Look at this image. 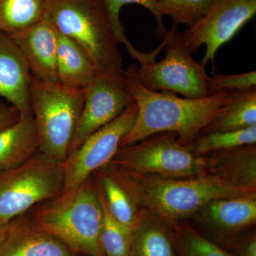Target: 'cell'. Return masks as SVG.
Wrapping results in <instances>:
<instances>
[{"instance_id":"1","label":"cell","mask_w":256,"mask_h":256,"mask_svg":"<svg viewBox=\"0 0 256 256\" xmlns=\"http://www.w3.org/2000/svg\"><path fill=\"white\" fill-rule=\"evenodd\" d=\"M136 66L132 64L124 72V82L137 104L138 114L130 130L122 138L120 148L160 132H174L180 144L188 146L218 117L232 98L234 92L198 99L153 92L138 80Z\"/></svg>"},{"instance_id":"2","label":"cell","mask_w":256,"mask_h":256,"mask_svg":"<svg viewBox=\"0 0 256 256\" xmlns=\"http://www.w3.org/2000/svg\"><path fill=\"white\" fill-rule=\"evenodd\" d=\"M106 166L140 208L146 210L168 227L191 218L201 207L216 198L250 194L210 174L184 178H162L138 174L110 163Z\"/></svg>"},{"instance_id":"3","label":"cell","mask_w":256,"mask_h":256,"mask_svg":"<svg viewBox=\"0 0 256 256\" xmlns=\"http://www.w3.org/2000/svg\"><path fill=\"white\" fill-rule=\"evenodd\" d=\"M30 216L76 255L106 256L100 244L104 208L92 176L79 188L36 205Z\"/></svg>"},{"instance_id":"4","label":"cell","mask_w":256,"mask_h":256,"mask_svg":"<svg viewBox=\"0 0 256 256\" xmlns=\"http://www.w3.org/2000/svg\"><path fill=\"white\" fill-rule=\"evenodd\" d=\"M45 16L85 50L98 74H124L119 43L101 0H47Z\"/></svg>"},{"instance_id":"5","label":"cell","mask_w":256,"mask_h":256,"mask_svg":"<svg viewBox=\"0 0 256 256\" xmlns=\"http://www.w3.org/2000/svg\"><path fill=\"white\" fill-rule=\"evenodd\" d=\"M85 90L40 82L32 76L30 102L40 151L62 164L72 150Z\"/></svg>"},{"instance_id":"6","label":"cell","mask_w":256,"mask_h":256,"mask_svg":"<svg viewBox=\"0 0 256 256\" xmlns=\"http://www.w3.org/2000/svg\"><path fill=\"white\" fill-rule=\"evenodd\" d=\"M62 163L38 151L22 164L0 174V224H9L63 192Z\"/></svg>"},{"instance_id":"7","label":"cell","mask_w":256,"mask_h":256,"mask_svg":"<svg viewBox=\"0 0 256 256\" xmlns=\"http://www.w3.org/2000/svg\"><path fill=\"white\" fill-rule=\"evenodd\" d=\"M138 174L162 178H196L208 174L206 156H197L180 144L174 132H160L122 148L110 162Z\"/></svg>"},{"instance_id":"8","label":"cell","mask_w":256,"mask_h":256,"mask_svg":"<svg viewBox=\"0 0 256 256\" xmlns=\"http://www.w3.org/2000/svg\"><path fill=\"white\" fill-rule=\"evenodd\" d=\"M173 25L164 40L166 56L136 66V74L143 86L153 92H176L186 98L198 99L208 96L205 66L192 56L183 34L176 32Z\"/></svg>"},{"instance_id":"9","label":"cell","mask_w":256,"mask_h":256,"mask_svg":"<svg viewBox=\"0 0 256 256\" xmlns=\"http://www.w3.org/2000/svg\"><path fill=\"white\" fill-rule=\"evenodd\" d=\"M137 114L134 101L118 117L92 133L70 153L62 163L63 192L79 188L94 172L110 162L120 148L122 138L132 128Z\"/></svg>"},{"instance_id":"10","label":"cell","mask_w":256,"mask_h":256,"mask_svg":"<svg viewBox=\"0 0 256 256\" xmlns=\"http://www.w3.org/2000/svg\"><path fill=\"white\" fill-rule=\"evenodd\" d=\"M256 13V0H214L206 14L183 34L192 53L202 46L206 52L201 63H214L216 54L232 38Z\"/></svg>"},{"instance_id":"11","label":"cell","mask_w":256,"mask_h":256,"mask_svg":"<svg viewBox=\"0 0 256 256\" xmlns=\"http://www.w3.org/2000/svg\"><path fill=\"white\" fill-rule=\"evenodd\" d=\"M133 100L124 74H98L85 90V99L72 150L122 114Z\"/></svg>"},{"instance_id":"12","label":"cell","mask_w":256,"mask_h":256,"mask_svg":"<svg viewBox=\"0 0 256 256\" xmlns=\"http://www.w3.org/2000/svg\"><path fill=\"white\" fill-rule=\"evenodd\" d=\"M191 218L212 237L210 240L230 247L256 224V192L216 198L201 207Z\"/></svg>"},{"instance_id":"13","label":"cell","mask_w":256,"mask_h":256,"mask_svg":"<svg viewBox=\"0 0 256 256\" xmlns=\"http://www.w3.org/2000/svg\"><path fill=\"white\" fill-rule=\"evenodd\" d=\"M60 32L44 16L31 28L14 35L32 76L40 82H58L56 56Z\"/></svg>"},{"instance_id":"14","label":"cell","mask_w":256,"mask_h":256,"mask_svg":"<svg viewBox=\"0 0 256 256\" xmlns=\"http://www.w3.org/2000/svg\"><path fill=\"white\" fill-rule=\"evenodd\" d=\"M32 74L12 37L0 31V97L21 116H33L30 102Z\"/></svg>"},{"instance_id":"15","label":"cell","mask_w":256,"mask_h":256,"mask_svg":"<svg viewBox=\"0 0 256 256\" xmlns=\"http://www.w3.org/2000/svg\"><path fill=\"white\" fill-rule=\"evenodd\" d=\"M0 256H76L63 242L24 214L12 220Z\"/></svg>"},{"instance_id":"16","label":"cell","mask_w":256,"mask_h":256,"mask_svg":"<svg viewBox=\"0 0 256 256\" xmlns=\"http://www.w3.org/2000/svg\"><path fill=\"white\" fill-rule=\"evenodd\" d=\"M206 158L208 174L242 191L256 192V144L215 152Z\"/></svg>"},{"instance_id":"17","label":"cell","mask_w":256,"mask_h":256,"mask_svg":"<svg viewBox=\"0 0 256 256\" xmlns=\"http://www.w3.org/2000/svg\"><path fill=\"white\" fill-rule=\"evenodd\" d=\"M40 151L33 116H21L0 132V174L16 168Z\"/></svg>"},{"instance_id":"18","label":"cell","mask_w":256,"mask_h":256,"mask_svg":"<svg viewBox=\"0 0 256 256\" xmlns=\"http://www.w3.org/2000/svg\"><path fill=\"white\" fill-rule=\"evenodd\" d=\"M57 80L60 85L85 90L98 72L90 56L76 42L60 33L56 56Z\"/></svg>"},{"instance_id":"19","label":"cell","mask_w":256,"mask_h":256,"mask_svg":"<svg viewBox=\"0 0 256 256\" xmlns=\"http://www.w3.org/2000/svg\"><path fill=\"white\" fill-rule=\"evenodd\" d=\"M128 256H178L170 229L143 208L133 226Z\"/></svg>"},{"instance_id":"20","label":"cell","mask_w":256,"mask_h":256,"mask_svg":"<svg viewBox=\"0 0 256 256\" xmlns=\"http://www.w3.org/2000/svg\"><path fill=\"white\" fill-rule=\"evenodd\" d=\"M92 176L111 215L122 225L132 229L140 208L129 192L106 165L94 172Z\"/></svg>"},{"instance_id":"21","label":"cell","mask_w":256,"mask_h":256,"mask_svg":"<svg viewBox=\"0 0 256 256\" xmlns=\"http://www.w3.org/2000/svg\"><path fill=\"white\" fill-rule=\"evenodd\" d=\"M256 126V87L234 92L225 108L202 133L239 130Z\"/></svg>"},{"instance_id":"22","label":"cell","mask_w":256,"mask_h":256,"mask_svg":"<svg viewBox=\"0 0 256 256\" xmlns=\"http://www.w3.org/2000/svg\"><path fill=\"white\" fill-rule=\"evenodd\" d=\"M47 0H0V31L14 35L44 18Z\"/></svg>"},{"instance_id":"23","label":"cell","mask_w":256,"mask_h":256,"mask_svg":"<svg viewBox=\"0 0 256 256\" xmlns=\"http://www.w3.org/2000/svg\"><path fill=\"white\" fill-rule=\"evenodd\" d=\"M101 1L105 6L106 12L118 42L124 44L128 53L133 58H136L138 62L144 58L146 53H143L136 50L124 34V26L120 20V12L124 5L137 4L146 8L156 18V26L154 30V34L156 38L158 40H162L164 38L165 35L168 32L163 22V16L160 12L158 0H101Z\"/></svg>"},{"instance_id":"24","label":"cell","mask_w":256,"mask_h":256,"mask_svg":"<svg viewBox=\"0 0 256 256\" xmlns=\"http://www.w3.org/2000/svg\"><path fill=\"white\" fill-rule=\"evenodd\" d=\"M256 144V126L239 130L202 133L186 146L194 156H205L224 150Z\"/></svg>"},{"instance_id":"25","label":"cell","mask_w":256,"mask_h":256,"mask_svg":"<svg viewBox=\"0 0 256 256\" xmlns=\"http://www.w3.org/2000/svg\"><path fill=\"white\" fill-rule=\"evenodd\" d=\"M168 228L180 256H232L188 224L178 222Z\"/></svg>"},{"instance_id":"26","label":"cell","mask_w":256,"mask_h":256,"mask_svg":"<svg viewBox=\"0 0 256 256\" xmlns=\"http://www.w3.org/2000/svg\"><path fill=\"white\" fill-rule=\"evenodd\" d=\"M98 192L104 208L100 244L104 254L106 256H128L132 229L122 225L111 215L99 190Z\"/></svg>"},{"instance_id":"27","label":"cell","mask_w":256,"mask_h":256,"mask_svg":"<svg viewBox=\"0 0 256 256\" xmlns=\"http://www.w3.org/2000/svg\"><path fill=\"white\" fill-rule=\"evenodd\" d=\"M162 16L172 18L173 25L191 28L210 10L214 0H158Z\"/></svg>"},{"instance_id":"28","label":"cell","mask_w":256,"mask_h":256,"mask_svg":"<svg viewBox=\"0 0 256 256\" xmlns=\"http://www.w3.org/2000/svg\"><path fill=\"white\" fill-rule=\"evenodd\" d=\"M208 95L220 92H244L256 87V72L208 76L207 80Z\"/></svg>"},{"instance_id":"29","label":"cell","mask_w":256,"mask_h":256,"mask_svg":"<svg viewBox=\"0 0 256 256\" xmlns=\"http://www.w3.org/2000/svg\"><path fill=\"white\" fill-rule=\"evenodd\" d=\"M230 247L236 256H256V232L240 236Z\"/></svg>"},{"instance_id":"30","label":"cell","mask_w":256,"mask_h":256,"mask_svg":"<svg viewBox=\"0 0 256 256\" xmlns=\"http://www.w3.org/2000/svg\"><path fill=\"white\" fill-rule=\"evenodd\" d=\"M20 117L16 108L0 99V132L18 122Z\"/></svg>"},{"instance_id":"31","label":"cell","mask_w":256,"mask_h":256,"mask_svg":"<svg viewBox=\"0 0 256 256\" xmlns=\"http://www.w3.org/2000/svg\"><path fill=\"white\" fill-rule=\"evenodd\" d=\"M9 224H0V246L4 242L6 233H8V228H9Z\"/></svg>"}]
</instances>
